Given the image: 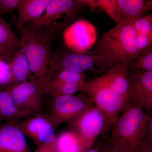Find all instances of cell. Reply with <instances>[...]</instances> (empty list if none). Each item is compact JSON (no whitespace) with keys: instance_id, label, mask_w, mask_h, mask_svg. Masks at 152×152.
Wrapping results in <instances>:
<instances>
[{"instance_id":"17","label":"cell","mask_w":152,"mask_h":152,"mask_svg":"<svg viewBox=\"0 0 152 152\" xmlns=\"http://www.w3.org/2000/svg\"><path fill=\"white\" fill-rule=\"evenodd\" d=\"M20 41L8 23L0 18V56L8 61L20 48Z\"/></svg>"},{"instance_id":"21","label":"cell","mask_w":152,"mask_h":152,"mask_svg":"<svg viewBox=\"0 0 152 152\" xmlns=\"http://www.w3.org/2000/svg\"><path fill=\"white\" fill-rule=\"evenodd\" d=\"M137 152H152V114H147L138 139Z\"/></svg>"},{"instance_id":"23","label":"cell","mask_w":152,"mask_h":152,"mask_svg":"<svg viewBox=\"0 0 152 152\" xmlns=\"http://www.w3.org/2000/svg\"><path fill=\"white\" fill-rule=\"evenodd\" d=\"M86 75L83 73H76L66 71H58L52 74L49 85L61 83H84ZM49 87V86H48Z\"/></svg>"},{"instance_id":"22","label":"cell","mask_w":152,"mask_h":152,"mask_svg":"<svg viewBox=\"0 0 152 152\" xmlns=\"http://www.w3.org/2000/svg\"><path fill=\"white\" fill-rule=\"evenodd\" d=\"M85 82L49 85L48 95H49L51 99H53L60 96L75 94L76 93L83 92Z\"/></svg>"},{"instance_id":"19","label":"cell","mask_w":152,"mask_h":152,"mask_svg":"<svg viewBox=\"0 0 152 152\" xmlns=\"http://www.w3.org/2000/svg\"><path fill=\"white\" fill-rule=\"evenodd\" d=\"M8 62L12 76L13 84L30 80L29 64L26 56L21 48L14 53Z\"/></svg>"},{"instance_id":"28","label":"cell","mask_w":152,"mask_h":152,"mask_svg":"<svg viewBox=\"0 0 152 152\" xmlns=\"http://www.w3.org/2000/svg\"><path fill=\"white\" fill-rule=\"evenodd\" d=\"M19 0H0V18L8 14L13 20L17 19L14 17L13 12L18 7Z\"/></svg>"},{"instance_id":"18","label":"cell","mask_w":152,"mask_h":152,"mask_svg":"<svg viewBox=\"0 0 152 152\" xmlns=\"http://www.w3.org/2000/svg\"><path fill=\"white\" fill-rule=\"evenodd\" d=\"M30 116L18 107L7 90L0 88V120H4L6 122H12Z\"/></svg>"},{"instance_id":"26","label":"cell","mask_w":152,"mask_h":152,"mask_svg":"<svg viewBox=\"0 0 152 152\" xmlns=\"http://www.w3.org/2000/svg\"><path fill=\"white\" fill-rule=\"evenodd\" d=\"M133 27L137 34L152 35V15L139 17L132 23Z\"/></svg>"},{"instance_id":"27","label":"cell","mask_w":152,"mask_h":152,"mask_svg":"<svg viewBox=\"0 0 152 152\" xmlns=\"http://www.w3.org/2000/svg\"><path fill=\"white\" fill-rule=\"evenodd\" d=\"M13 84L12 76L8 62L0 56V88L6 89Z\"/></svg>"},{"instance_id":"7","label":"cell","mask_w":152,"mask_h":152,"mask_svg":"<svg viewBox=\"0 0 152 152\" xmlns=\"http://www.w3.org/2000/svg\"><path fill=\"white\" fill-rule=\"evenodd\" d=\"M83 92L86 93L94 105L104 113L110 127L118 119L120 113L128 108L101 76L86 81Z\"/></svg>"},{"instance_id":"31","label":"cell","mask_w":152,"mask_h":152,"mask_svg":"<svg viewBox=\"0 0 152 152\" xmlns=\"http://www.w3.org/2000/svg\"><path fill=\"white\" fill-rule=\"evenodd\" d=\"M34 152H57L55 143L50 145H38Z\"/></svg>"},{"instance_id":"6","label":"cell","mask_w":152,"mask_h":152,"mask_svg":"<svg viewBox=\"0 0 152 152\" xmlns=\"http://www.w3.org/2000/svg\"><path fill=\"white\" fill-rule=\"evenodd\" d=\"M68 124V129L78 137L85 150L92 148L97 138L110 128L104 113L94 105Z\"/></svg>"},{"instance_id":"13","label":"cell","mask_w":152,"mask_h":152,"mask_svg":"<svg viewBox=\"0 0 152 152\" xmlns=\"http://www.w3.org/2000/svg\"><path fill=\"white\" fill-rule=\"evenodd\" d=\"M101 77L127 107L133 104L128 66H114Z\"/></svg>"},{"instance_id":"30","label":"cell","mask_w":152,"mask_h":152,"mask_svg":"<svg viewBox=\"0 0 152 152\" xmlns=\"http://www.w3.org/2000/svg\"><path fill=\"white\" fill-rule=\"evenodd\" d=\"M104 143H102L100 148H98L100 152H122L115 148L111 145L109 141V138L107 137H103Z\"/></svg>"},{"instance_id":"8","label":"cell","mask_w":152,"mask_h":152,"mask_svg":"<svg viewBox=\"0 0 152 152\" xmlns=\"http://www.w3.org/2000/svg\"><path fill=\"white\" fill-rule=\"evenodd\" d=\"M88 96L82 94L60 96L51 99L48 115L56 129L63 123H68L93 105Z\"/></svg>"},{"instance_id":"29","label":"cell","mask_w":152,"mask_h":152,"mask_svg":"<svg viewBox=\"0 0 152 152\" xmlns=\"http://www.w3.org/2000/svg\"><path fill=\"white\" fill-rule=\"evenodd\" d=\"M137 42L138 50L140 55L152 47V35L137 34Z\"/></svg>"},{"instance_id":"10","label":"cell","mask_w":152,"mask_h":152,"mask_svg":"<svg viewBox=\"0 0 152 152\" xmlns=\"http://www.w3.org/2000/svg\"><path fill=\"white\" fill-rule=\"evenodd\" d=\"M13 122L25 136L32 139L37 146L55 143L56 129L48 114H36Z\"/></svg>"},{"instance_id":"24","label":"cell","mask_w":152,"mask_h":152,"mask_svg":"<svg viewBox=\"0 0 152 152\" xmlns=\"http://www.w3.org/2000/svg\"><path fill=\"white\" fill-rule=\"evenodd\" d=\"M94 11L100 9L110 17L117 25L119 24L121 20L117 0H94Z\"/></svg>"},{"instance_id":"1","label":"cell","mask_w":152,"mask_h":152,"mask_svg":"<svg viewBox=\"0 0 152 152\" xmlns=\"http://www.w3.org/2000/svg\"><path fill=\"white\" fill-rule=\"evenodd\" d=\"M137 40L132 23L119 24L104 33L88 51L102 57L112 67L129 66L140 55Z\"/></svg>"},{"instance_id":"14","label":"cell","mask_w":152,"mask_h":152,"mask_svg":"<svg viewBox=\"0 0 152 152\" xmlns=\"http://www.w3.org/2000/svg\"><path fill=\"white\" fill-rule=\"evenodd\" d=\"M26 137L13 122L0 124V152H31Z\"/></svg>"},{"instance_id":"20","label":"cell","mask_w":152,"mask_h":152,"mask_svg":"<svg viewBox=\"0 0 152 152\" xmlns=\"http://www.w3.org/2000/svg\"><path fill=\"white\" fill-rule=\"evenodd\" d=\"M55 145L57 152H82L85 151L78 137L69 129L56 134Z\"/></svg>"},{"instance_id":"3","label":"cell","mask_w":152,"mask_h":152,"mask_svg":"<svg viewBox=\"0 0 152 152\" xmlns=\"http://www.w3.org/2000/svg\"><path fill=\"white\" fill-rule=\"evenodd\" d=\"M81 7L72 0H51L40 18L25 26L42 40L51 45L70 25Z\"/></svg>"},{"instance_id":"15","label":"cell","mask_w":152,"mask_h":152,"mask_svg":"<svg viewBox=\"0 0 152 152\" xmlns=\"http://www.w3.org/2000/svg\"><path fill=\"white\" fill-rule=\"evenodd\" d=\"M51 0H19L17 10L16 31L27 24L35 22L43 15Z\"/></svg>"},{"instance_id":"9","label":"cell","mask_w":152,"mask_h":152,"mask_svg":"<svg viewBox=\"0 0 152 152\" xmlns=\"http://www.w3.org/2000/svg\"><path fill=\"white\" fill-rule=\"evenodd\" d=\"M18 107L30 115L42 113L45 93L34 81L27 80L14 84L5 89Z\"/></svg>"},{"instance_id":"4","label":"cell","mask_w":152,"mask_h":152,"mask_svg":"<svg viewBox=\"0 0 152 152\" xmlns=\"http://www.w3.org/2000/svg\"><path fill=\"white\" fill-rule=\"evenodd\" d=\"M147 115L138 104L129 106L112 126L111 145L122 152H137L138 139Z\"/></svg>"},{"instance_id":"5","label":"cell","mask_w":152,"mask_h":152,"mask_svg":"<svg viewBox=\"0 0 152 152\" xmlns=\"http://www.w3.org/2000/svg\"><path fill=\"white\" fill-rule=\"evenodd\" d=\"M111 67L102 57L88 51L85 53H78L71 50H60L53 53L50 66V77L56 71L83 73L86 71L101 72Z\"/></svg>"},{"instance_id":"16","label":"cell","mask_w":152,"mask_h":152,"mask_svg":"<svg viewBox=\"0 0 152 152\" xmlns=\"http://www.w3.org/2000/svg\"><path fill=\"white\" fill-rule=\"evenodd\" d=\"M119 10L121 23H132L144 13L152 9V1L117 0Z\"/></svg>"},{"instance_id":"32","label":"cell","mask_w":152,"mask_h":152,"mask_svg":"<svg viewBox=\"0 0 152 152\" xmlns=\"http://www.w3.org/2000/svg\"><path fill=\"white\" fill-rule=\"evenodd\" d=\"M82 152H100L98 148H91L85 150Z\"/></svg>"},{"instance_id":"11","label":"cell","mask_w":152,"mask_h":152,"mask_svg":"<svg viewBox=\"0 0 152 152\" xmlns=\"http://www.w3.org/2000/svg\"><path fill=\"white\" fill-rule=\"evenodd\" d=\"M64 41L72 51L85 53L89 50L96 42L94 26L84 19L71 24L63 32Z\"/></svg>"},{"instance_id":"25","label":"cell","mask_w":152,"mask_h":152,"mask_svg":"<svg viewBox=\"0 0 152 152\" xmlns=\"http://www.w3.org/2000/svg\"><path fill=\"white\" fill-rule=\"evenodd\" d=\"M128 70L152 72V47L139 55L128 66Z\"/></svg>"},{"instance_id":"12","label":"cell","mask_w":152,"mask_h":152,"mask_svg":"<svg viewBox=\"0 0 152 152\" xmlns=\"http://www.w3.org/2000/svg\"><path fill=\"white\" fill-rule=\"evenodd\" d=\"M133 103L138 104L146 113L152 110V72L129 71Z\"/></svg>"},{"instance_id":"2","label":"cell","mask_w":152,"mask_h":152,"mask_svg":"<svg viewBox=\"0 0 152 152\" xmlns=\"http://www.w3.org/2000/svg\"><path fill=\"white\" fill-rule=\"evenodd\" d=\"M18 31L20 48L24 52L30 66V78L48 95L50 66L53 53L51 45L41 39L33 30L23 26Z\"/></svg>"}]
</instances>
